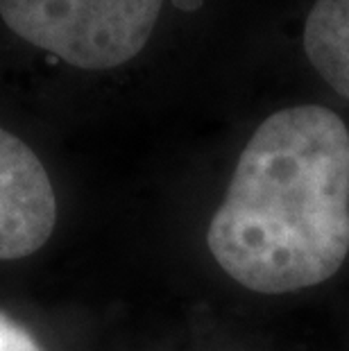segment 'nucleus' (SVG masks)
Segmentation results:
<instances>
[{
  "label": "nucleus",
  "instance_id": "1",
  "mask_svg": "<svg viewBox=\"0 0 349 351\" xmlns=\"http://www.w3.org/2000/svg\"><path fill=\"white\" fill-rule=\"evenodd\" d=\"M206 245L248 290L317 286L349 254V132L317 104L281 109L245 145Z\"/></svg>",
  "mask_w": 349,
  "mask_h": 351
},
{
  "label": "nucleus",
  "instance_id": "2",
  "mask_svg": "<svg viewBox=\"0 0 349 351\" xmlns=\"http://www.w3.org/2000/svg\"><path fill=\"white\" fill-rule=\"evenodd\" d=\"M163 0H0L21 39L84 71H109L145 48Z\"/></svg>",
  "mask_w": 349,
  "mask_h": 351
},
{
  "label": "nucleus",
  "instance_id": "3",
  "mask_svg": "<svg viewBox=\"0 0 349 351\" xmlns=\"http://www.w3.org/2000/svg\"><path fill=\"white\" fill-rule=\"evenodd\" d=\"M55 222L57 199L43 163L32 147L0 127V261L39 252Z\"/></svg>",
  "mask_w": 349,
  "mask_h": 351
},
{
  "label": "nucleus",
  "instance_id": "4",
  "mask_svg": "<svg viewBox=\"0 0 349 351\" xmlns=\"http://www.w3.org/2000/svg\"><path fill=\"white\" fill-rule=\"evenodd\" d=\"M304 50L326 84L349 98V0H315L304 25Z\"/></svg>",
  "mask_w": 349,
  "mask_h": 351
},
{
  "label": "nucleus",
  "instance_id": "5",
  "mask_svg": "<svg viewBox=\"0 0 349 351\" xmlns=\"http://www.w3.org/2000/svg\"><path fill=\"white\" fill-rule=\"evenodd\" d=\"M0 351H43L23 324L0 311Z\"/></svg>",
  "mask_w": 349,
  "mask_h": 351
}]
</instances>
